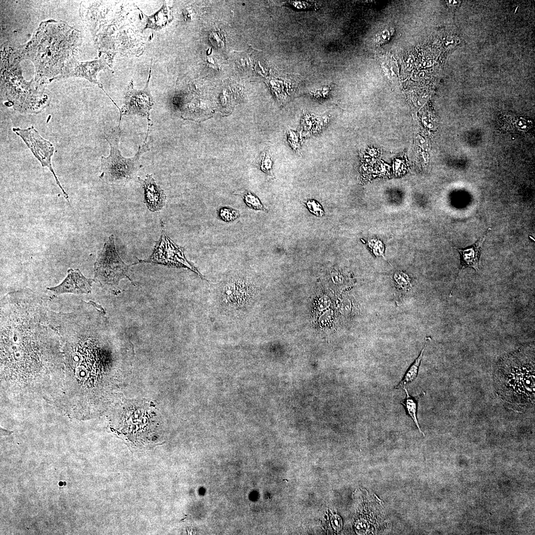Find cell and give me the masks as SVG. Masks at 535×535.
I'll return each mask as SVG.
<instances>
[{
    "instance_id": "cell-1",
    "label": "cell",
    "mask_w": 535,
    "mask_h": 535,
    "mask_svg": "<svg viewBox=\"0 0 535 535\" xmlns=\"http://www.w3.org/2000/svg\"><path fill=\"white\" fill-rule=\"evenodd\" d=\"M534 349L526 346L502 358L498 363L497 381L502 397L509 402L529 404L534 401Z\"/></svg>"
},
{
    "instance_id": "cell-2",
    "label": "cell",
    "mask_w": 535,
    "mask_h": 535,
    "mask_svg": "<svg viewBox=\"0 0 535 535\" xmlns=\"http://www.w3.org/2000/svg\"><path fill=\"white\" fill-rule=\"evenodd\" d=\"M121 136V130L118 125L105 137L109 145L110 153L108 157H101V173L99 177L109 184L121 185L132 179L143 167L139 161L140 157L150 150L147 141H144L133 157L125 158L119 148Z\"/></svg>"
},
{
    "instance_id": "cell-3",
    "label": "cell",
    "mask_w": 535,
    "mask_h": 535,
    "mask_svg": "<svg viewBox=\"0 0 535 535\" xmlns=\"http://www.w3.org/2000/svg\"><path fill=\"white\" fill-rule=\"evenodd\" d=\"M121 408L120 429L129 440L146 443L156 427L157 414L145 401L127 402Z\"/></svg>"
},
{
    "instance_id": "cell-4",
    "label": "cell",
    "mask_w": 535,
    "mask_h": 535,
    "mask_svg": "<svg viewBox=\"0 0 535 535\" xmlns=\"http://www.w3.org/2000/svg\"><path fill=\"white\" fill-rule=\"evenodd\" d=\"M129 266L119 256L113 235H110L98 253L94 265L95 278L100 284L112 290H116L120 280L130 278Z\"/></svg>"
},
{
    "instance_id": "cell-5",
    "label": "cell",
    "mask_w": 535,
    "mask_h": 535,
    "mask_svg": "<svg viewBox=\"0 0 535 535\" xmlns=\"http://www.w3.org/2000/svg\"><path fill=\"white\" fill-rule=\"evenodd\" d=\"M161 233L153 253L146 260H138L139 263H154L170 267H183L200 275L185 257L184 249L175 244L166 234L164 224L161 221Z\"/></svg>"
},
{
    "instance_id": "cell-6",
    "label": "cell",
    "mask_w": 535,
    "mask_h": 535,
    "mask_svg": "<svg viewBox=\"0 0 535 535\" xmlns=\"http://www.w3.org/2000/svg\"><path fill=\"white\" fill-rule=\"evenodd\" d=\"M151 72L150 67L146 85L142 90L134 89L133 81L130 82L125 95L124 105L119 110L118 124H120L122 116L124 115L136 114L145 117L148 124L146 138H148L150 127L153 125L150 115L154 105V100L149 88Z\"/></svg>"
},
{
    "instance_id": "cell-7",
    "label": "cell",
    "mask_w": 535,
    "mask_h": 535,
    "mask_svg": "<svg viewBox=\"0 0 535 535\" xmlns=\"http://www.w3.org/2000/svg\"><path fill=\"white\" fill-rule=\"evenodd\" d=\"M12 130L22 139L35 157L40 161L42 166L48 167L51 171L64 198L70 204L68 195L61 185L52 167L51 158L54 150L53 144L42 137L33 126L25 129L17 127L13 128Z\"/></svg>"
},
{
    "instance_id": "cell-8",
    "label": "cell",
    "mask_w": 535,
    "mask_h": 535,
    "mask_svg": "<svg viewBox=\"0 0 535 535\" xmlns=\"http://www.w3.org/2000/svg\"><path fill=\"white\" fill-rule=\"evenodd\" d=\"M94 281L86 278L79 269L70 268L67 271V276L60 284L49 289L56 295L63 293H89Z\"/></svg>"
},
{
    "instance_id": "cell-9",
    "label": "cell",
    "mask_w": 535,
    "mask_h": 535,
    "mask_svg": "<svg viewBox=\"0 0 535 535\" xmlns=\"http://www.w3.org/2000/svg\"><path fill=\"white\" fill-rule=\"evenodd\" d=\"M144 190V202L152 212L161 210L163 207L166 196L163 190L157 185L152 174H147L144 180L138 177Z\"/></svg>"
},
{
    "instance_id": "cell-10",
    "label": "cell",
    "mask_w": 535,
    "mask_h": 535,
    "mask_svg": "<svg viewBox=\"0 0 535 535\" xmlns=\"http://www.w3.org/2000/svg\"><path fill=\"white\" fill-rule=\"evenodd\" d=\"M485 237L486 234L481 237L474 244L465 248L460 249L454 247L460 256V267L454 285L460 271L463 269L469 267L473 268L476 272L479 271V263Z\"/></svg>"
},
{
    "instance_id": "cell-11",
    "label": "cell",
    "mask_w": 535,
    "mask_h": 535,
    "mask_svg": "<svg viewBox=\"0 0 535 535\" xmlns=\"http://www.w3.org/2000/svg\"><path fill=\"white\" fill-rule=\"evenodd\" d=\"M248 286L242 280H234L228 283L222 291L225 303L231 306L242 307L246 304L249 297Z\"/></svg>"
},
{
    "instance_id": "cell-12",
    "label": "cell",
    "mask_w": 535,
    "mask_h": 535,
    "mask_svg": "<svg viewBox=\"0 0 535 535\" xmlns=\"http://www.w3.org/2000/svg\"><path fill=\"white\" fill-rule=\"evenodd\" d=\"M327 115H317L306 113L304 114L300 123V133L303 137H310L321 133L329 122Z\"/></svg>"
},
{
    "instance_id": "cell-13",
    "label": "cell",
    "mask_w": 535,
    "mask_h": 535,
    "mask_svg": "<svg viewBox=\"0 0 535 535\" xmlns=\"http://www.w3.org/2000/svg\"><path fill=\"white\" fill-rule=\"evenodd\" d=\"M427 347V345L423 348L419 356L416 359L413 363L411 365L408 370L406 373V374L404 376L403 379L399 383L398 385L396 386L395 388L398 389L400 388H403L406 387V385L413 381L416 378L418 374V369L421 363V361L423 358L424 352Z\"/></svg>"
},
{
    "instance_id": "cell-14",
    "label": "cell",
    "mask_w": 535,
    "mask_h": 535,
    "mask_svg": "<svg viewBox=\"0 0 535 535\" xmlns=\"http://www.w3.org/2000/svg\"><path fill=\"white\" fill-rule=\"evenodd\" d=\"M403 389L406 392V397L401 402V404L404 406L407 414L413 420L420 433H422L423 436H425L424 433L420 427L417 417L418 401L416 398L411 397L409 395L406 387H404Z\"/></svg>"
},
{
    "instance_id": "cell-15",
    "label": "cell",
    "mask_w": 535,
    "mask_h": 535,
    "mask_svg": "<svg viewBox=\"0 0 535 535\" xmlns=\"http://www.w3.org/2000/svg\"><path fill=\"white\" fill-rule=\"evenodd\" d=\"M287 135L288 142L290 147L295 152L299 153L301 143V133L292 129H289L287 131Z\"/></svg>"
},
{
    "instance_id": "cell-16",
    "label": "cell",
    "mask_w": 535,
    "mask_h": 535,
    "mask_svg": "<svg viewBox=\"0 0 535 535\" xmlns=\"http://www.w3.org/2000/svg\"><path fill=\"white\" fill-rule=\"evenodd\" d=\"M243 197L245 204L249 208L256 210H265L263 204L254 194L247 192L243 195Z\"/></svg>"
},
{
    "instance_id": "cell-17",
    "label": "cell",
    "mask_w": 535,
    "mask_h": 535,
    "mask_svg": "<svg viewBox=\"0 0 535 535\" xmlns=\"http://www.w3.org/2000/svg\"><path fill=\"white\" fill-rule=\"evenodd\" d=\"M394 277L398 288L404 291L409 290L411 286L410 281L406 274L398 272L394 275Z\"/></svg>"
},
{
    "instance_id": "cell-18",
    "label": "cell",
    "mask_w": 535,
    "mask_h": 535,
    "mask_svg": "<svg viewBox=\"0 0 535 535\" xmlns=\"http://www.w3.org/2000/svg\"><path fill=\"white\" fill-rule=\"evenodd\" d=\"M239 215L238 211L229 207H223L219 211V217L225 222L234 220L238 218Z\"/></svg>"
},
{
    "instance_id": "cell-19",
    "label": "cell",
    "mask_w": 535,
    "mask_h": 535,
    "mask_svg": "<svg viewBox=\"0 0 535 535\" xmlns=\"http://www.w3.org/2000/svg\"><path fill=\"white\" fill-rule=\"evenodd\" d=\"M260 165L262 171L269 175H272V161L268 152H265L262 154Z\"/></svg>"
},
{
    "instance_id": "cell-20",
    "label": "cell",
    "mask_w": 535,
    "mask_h": 535,
    "mask_svg": "<svg viewBox=\"0 0 535 535\" xmlns=\"http://www.w3.org/2000/svg\"><path fill=\"white\" fill-rule=\"evenodd\" d=\"M307 206L311 212L316 215L322 216L324 214L321 206L314 200H309Z\"/></svg>"
},
{
    "instance_id": "cell-21",
    "label": "cell",
    "mask_w": 535,
    "mask_h": 535,
    "mask_svg": "<svg viewBox=\"0 0 535 535\" xmlns=\"http://www.w3.org/2000/svg\"><path fill=\"white\" fill-rule=\"evenodd\" d=\"M311 94L316 99H324L328 98L330 95V88L329 87H325L321 89L313 91L311 92Z\"/></svg>"
},
{
    "instance_id": "cell-22",
    "label": "cell",
    "mask_w": 535,
    "mask_h": 535,
    "mask_svg": "<svg viewBox=\"0 0 535 535\" xmlns=\"http://www.w3.org/2000/svg\"><path fill=\"white\" fill-rule=\"evenodd\" d=\"M331 522L332 527L335 531L338 532L341 529L342 522L340 516L337 515H333L331 519Z\"/></svg>"
},
{
    "instance_id": "cell-23",
    "label": "cell",
    "mask_w": 535,
    "mask_h": 535,
    "mask_svg": "<svg viewBox=\"0 0 535 535\" xmlns=\"http://www.w3.org/2000/svg\"><path fill=\"white\" fill-rule=\"evenodd\" d=\"M331 277L334 281V282L337 284H342L345 281V276L341 272L339 271L332 272Z\"/></svg>"
}]
</instances>
